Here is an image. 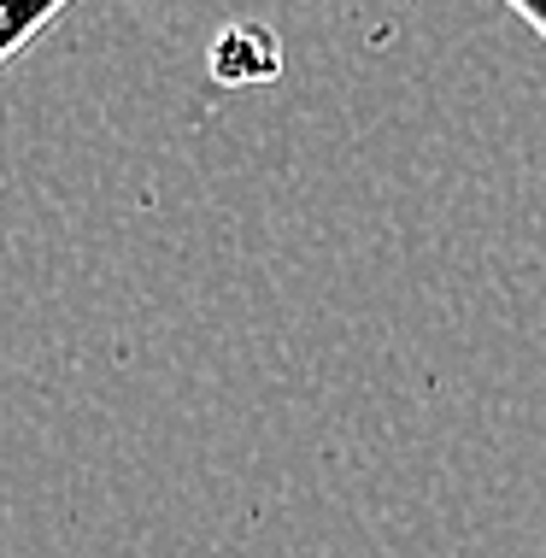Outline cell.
I'll return each mask as SVG.
<instances>
[{"label":"cell","mask_w":546,"mask_h":558,"mask_svg":"<svg viewBox=\"0 0 546 558\" xmlns=\"http://www.w3.org/2000/svg\"><path fill=\"white\" fill-rule=\"evenodd\" d=\"M211 77L223 88H259V83H277L282 77V36L270 24H230L218 29L211 41Z\"/></svg>","instance_id":"1"},{"label":"cell","mask_w":546,"mask_h":558,"mask_svg":"<svg viewBox=\"0 0 546 558\" xmlns=\"http://www.w3.org/2000/svg\"><path fill=\"white\" fill-rule=\"evenodd\" d=\"M59 12H65L59 0H48V7H7V0H0V65H12L41 29H53Z\"/></svg>","instance_id":"2"},{"label":"cell","mask_w":546,"mask_h":558,"mask_svg":"<svg viewBox=\"0 0 546 558\" xmlns=\"http://www.w3.org/2000/svg\"><path fill=\"white\" fill-rule=\"evenodd\" d=\"M511 12H518L529 29H541V36H546V7H541V0H511Z\"/></svg>","instance_id":"3"}]
</instances>
